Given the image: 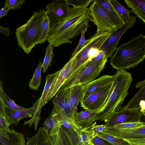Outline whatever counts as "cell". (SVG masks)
<instances>
[{
	"label": "cell",
	"instance_id": "obj_1",
	"mask_svg": "<svg viewBox=\"0 0 145 145\" xmlns=\"http://www.w3.org/2000/svg\"><path fill=\"white\" fill-rule=\"evenodd\" d=\"M90 21L89 8L70 7L67 17L50 31L48 42L56 47L65 43L71 44L70 40L77 36L85 28L89 27Z\"/></svg>",
	"mask_w": 145,
	"mask_h": 145
},
{
	"label": "cell",
	"instance_id": "obj_2",
	"mask_svg": "<svg viewBox=\"0 0 145 145\" xmlns=\"http://www.w3.org/2000/svg\"><path fill=\"white\" fill-rule=\"evenodd\" d=\"M145 59V36L140 33L118 47L111 56L110 63L118 70L134 67Z\"/></svg>",
	"mask_w": 145,
	"mask_h": 145
},
{
	"label": "cell",
	"instance_id": "obj_3",
	"mask_svg": "<svg viewBox=\"0 0 145 145\" xmlns=\"http://www.w3.org/2000/svg\"><path fill=\"white\" fill-rule=\"evenodd\" d=\"M113 81L108 98L104 106L97 113L95 121L105 123L114 112L119 110L127 96L132 81L131 74L125 71L118 70L113 75Z\"/></svg>",
	"mask_w": 145,
	"mask_h": 145
},
{
	"label": "cell",
	"instance_id": "obj_4",
	"mask_svg": "<svg viewBox=\"0 0 145 145\" xmlns=\"http://www.w3.org/2000/svg\"><path fill=\"white\" fill-rule=\"evenodd\" d=\"M46 10L42 9L35 12L25 24L17 28L16 36L18 45L27 54L31 52L37 44Z\"/></svg>",
	"mask_w": 145,
	"mask_h": 145
},
{
	"label": "cell",
	"instance_id": "obj_5",
	"mask_svg": "<svg viewBox=\"0 0 145 145\" xmlns=\"http://www.w3.org/2000/svg\"><path fill=\"white\" fill-rule=\"evenodd\" d=\"M108 58L105 56L89 65H86L75 74L69 76L58 91L77 85L85 86L93 80L104 69Z\"/></svg>",
	"mask_w": 145,
	"mask_h": 145
},
{
	"label": "cell",
	"instance_id": "obj_6",
	"mask_svg": "<svg viewBox=\"0 0 145 145\" xmlns=\"http://www.w3.org/2000/svg\"><path fill=\"white\" fill-rule=\"evenodd\" d=\"M112 33L97 31L93 35L87 40L86 42L75 56L77 59L76 63L69 76L75 74L87 64L89 61L88 56L91 49L93 48L100 49Z\"/></svg>",
	"mask_w": 145,
	"mask_h": 145
},
{
	"label": "cell",
	"instance_id": "obj_7",
	"mask_svg": "<svg viewBox=\"0 0 145 145\" xmlns=\"http://www.w3.org/2000/svg\"><path fill=\"white\" fill-rule=\"evenodd\" d=\"M89 8L90 20L97 26V32L112 33L119 29L96 0Z\"/></svg>",
	"mask_w": 145,
	"mask_h": 145
},
{
	"label": "cell",
	"instance_id": "obj_8",
	"mask_svg": "<svg viewBox=\"0 0 145 145\" xmlns=\"http://www.w3.org/2000/svg\"><path fill=\"white\" fill-rule=\"evenodd\" d=\"M113 81L96 91L80 102L81 107L84 109L95 112L97 114L107 101Z\"/></svg>",
	"mask_w": 145,
	"mask_h": 145
},
{
	"label": "cell",
	"instance_id": "obj_9",
	"mask_svg": "<svg viewBox=\"0 0 145 145\" xmlns=\"http://www.w3.org/2000/svg\"><path fill=\"white\" fill-rule=\"evenodd\" d=\"M70 7L66 0L51 1L46 7V14L50 19V30L67 16Z\"/></svg>",
	"mask_w": 145,
	"mask_h": 145
},
{
	"label": "cell",
	"instance_id": "obj_10",
	"mask_svg": "<svg viewBox=\"0 0 145 145\" xmlns=\"http://www.w3.org/2000/svg\"><path fill=\"white\" fill-rule=\"evenodd\" d=\"M140 109L126 108L122 106L108 117L105 125L106 127H111L122 123L140 121Z\"/></svg>",
	"mask_w": 145,
	"mask_h": 145
},
{
	"label": "cell",
	"instance_id": "obj_11",
	"mask_svg": "<svg viewBox=\"0 0 145 145\" xmlns=\"http://www.w3.org/2000/svg\"><path fill=\"white\" fill-rule=\"evenodd\" d=\"M136 21V17L131 20L125 21V24L121 27L112 33L100 47L99 50L103 51L108 58L111 57L123 35L129 28L133 26Z\"/></svg>",
	"mask_w": 145,
	"mask_h": 145
},
{
	"label": "cell",
	"instance_id": "obj_12",
	"mask_svg": "<svg viewBox=\"0 0 145 145\" xmlns=\"http://www.w3.org/2000/svg\"><path fill=\"white\" fill-rule=\"evenodd\" d=\"M77 62L76 57L70 58L69 61L60 70L58 74L55 78L50 87L47 96V103L54 96L71 75Z\"/></svg>",
	"mask_w": 145,
	"mask_h": 145
},
{
	"label": "cell",
	"instance_id": "obj_13",
	"mask_svg": "<svg viewBox=\"0 0 145 145\" xmlns=\"http://www.w3.org/2000/svg\"><path fill=\"white\" fill-rule=\"evenodd\" d=\"M59 71L60 70L53 74H49L46 76L45 86L42 95L39 98V101L37 109L33 116L30 119L24 122V125H28L31 127L33 124H34L35 130L37 129V126L40 119V116L41 108L47 103V96L50 87L52 82Z\"/></svg>",
	"mask_w": 145,
	"mask_h": 145
},
{
	"label": "cell",
	"instance_id": "obj_14",
	"mask_svg": "<svg viewBox=\"0 0 145 145\" xmlns=\"http://www.w3.org/2000/svg\"><path fill=\"white\" fill-rule=\"evenodd\" d=\"M102 133L123 139L145 138V125L139 127L126 129L106 127Z\"/></svg>",
	"mask_w": 145,
	"mask_h": 145
},
{
	"label": "cell",
	"instance_id": "obj_15",
	"mask_svg": "<svg viewBox=\"0 0 145 145\" xmlns=\"http://www.w3.org/2000/svg\"><path fill=\"white\" fill-rule=\"evenodd\" d=\"M39 101V99L31 107L21 110L14 109L5 105V112L0 113L4 115L10 126L12 124L17 125L21 120L33 116L37 109Z\"/></svg>",
	"mask_w": 145,
	"mask_h": 145
},
{
	"label": "cell",
	"instance_id": "obj_16",
	"mask_svg": "<svg viewBox=\"0 0 145 145\" xmlns=\"http://www.w3.org/2000/svg\"><path fill=\"white\" fill-rule=\"evenodd\" d=\"M113 81V76L107 74L102 76L84 86L80 102L84 101L93 93L111 83Z\"/></svg>",
	"mask_w": 145,
	"mask_h": 145
},
{
	"label": "cell",
	"instance_id": "obj_17",
	"mask_svg": "<svg viewBox=\"0 0 145 145\" xmlns=\"http://www.w3.org/2000/svg\"><path fill=\"white\" fill-rule=\"evenodd\" d=\"M52 102L56 110L64 112L73 120V116L71 113L69 102V89L57 91L54 96Z\"/></svg>",
	"mask_w": 145,
	"mask_h": 145
},
{
	"label": "cell",
	"instance_id": "obj_18",
	"mask_svg": "<svg viewBox=\"0 0 145 145\" xmlns=\"http://www.w3.org/2000/svg\"><path fill=\"white\" fill-rule=\"evenodd\" d=\"M26 140L22 133L13 129L0 130V145H26Z\"/></svg>",
	"mask_w": 145,
	"mask_h": 145
},
{
	"label": "cell",
	"instance_id": "obj_19",
	"mask_svg": "<svg viewBox=\"0 0 145 145\" xmlns=\"http://www.w3.org/2000/svg\"><path fill=\"white\" fill-rule=\"evenodd\" d=\"M97 113L85 110L74 113L73 120L74 123L81 129L90 127L95 121Z\"/></svg>",
	"mask_w": 145,
	"mask_h": 145
},
{
	"label": "cell",
	"instance_id": "obj_20",
	"mask_svg": "<svg viewBox=\"0 0 145 145\" xmlns=\"http://www.w3.org/2000/svg\"><path fill=\"white\" fill-rule=\"evenodd\" d=\"M96 1L105 10L118 28L121 27L125 24V20L118 15L110 0H96Z\"/></svg>",
	"mask_w": 145,
	"mask_h": 145
},
{
	"label": "cell",
	"instance_id": "obj_21",
	"mask_svg": "<svg viewBox=\"0 0 145 145\" xmlns=\"http://www.w3.org/2000/svg\"><path fill=\"white\" fill-rule=\"evenodd\" d=\"M84 87V86L79 85L69 88V102L71 113L73 116L74 113L78 111L77 107L81 100Z\"/></svg>",
	"mask_w": 145,
	"mask_h": 145
},
{
	"label": "cell",
	"instance_id": "obj_22",
	"mask_svg": "<svg viewBox=\"0 0 145 145\" xmlns=\"http://www.w3.org/2000/svg\"><path fill=\"white\" fill-rule=\"evenodd\" d=\"M139 90L136 94L130 99L124 107L125 108L135 109L140 108L139 103L142 101H145V80L137 83L135 86Z\"/></svg>",
	"mask_w": 145,
	"mask_h": 145
},
{
	"label": "cell",
	"instance_id": "obj_23",
	"mask_svg": "<svg viewBox=\"0 0 145 145\" xmlns=\"http://www.w3.org/2000/svg\"><path fill=\"white\" fill-rule=\"evenodd\" d=\"M131 12L145 24V0H124Z\"/></svg>",
	"mask_w": 145,
	"mask_h": 145
},
{
	"label": "cell",
	"instance_id": "obj_24",
	"mask_svg": "<svg viewBox=\"0 0 145 145\" xmlns=\"http://www.w3.org/2000/svg\"><path fill=\"white\" fill-rule=\"evenodd\" d=\"M54 129L48 134L51 137L54 145H74L66 133L61 129Z\"/></svg>",
	"mask_w": 145,
	"mask_h": 145
},
{
	"label": "cell",
	"instance_id": "obj_25",
	"mask_svg": "<svg viewBox=\"0 0 145 145\" xmlns=\"http://www.w3.org/2000/svg\"><path fill=\"white\" fill-rule=\"evenodd\" d=\"M43 127L49 134L54 129L61 126L56 111L53 107L51 113L45 120L42 125Z\"/></svg>",
	"mask_w": 145,
	"mask_h": 145
},
{
	"label": "cell",
	"instance_id": "obj_26",
	"mask_svg": "<svg viewBox=\"0 0 145 145\" xmlns=\"http://www.w3.org/2000/svg\"><path fill=\"white\" fill-rule=\"evenodd\" d=\"M50 19L49 17L45 15L43 18L39 36L37 41V44L44 43L48 40L50 31Z\"/></svg>",
	"mask_w": 145,
	"mask_h": 145
},
{
	"label": "cell",
	"instance_id": "obj_27",
	"mask_svg": "<svg viewBox=\"0 0 145 145\" xmlns=\"http://www.w3.org/2000/svg\"><path fill=\"white\" fill-rule=\"evenodd\" d=\"M111 4L119 16L125 21L131 20L135 17L131 15V11L127 10L125 7L116 0H110Z\"/></svg>",
	"mask_w": 145,
	"mask_h": 145
},
{
	"label": "cell",
	"instance_id": "obj_28",
	"mask_svg": "<svg viewBox=\"0 0 145 145\" xmlns=\"http://www.w3.org/2000/svg\"><path fill=\"white\" fill-rule=\"evenodd\" d=\"M42 64L41 62H39L38 66L36 68L32 78L29 82L28 85L29 87L35 90H38L40 85Z\"/></svg>",
	"mask_w": 145,
	"mask_h": 145
},
{
	"label": "cell",
	"instance_id": "obj_29",
	"mask_svg": "<svg viewBox=\"0 0 145 145\" xmlns=\"http://www.w3.org/2000/svg\"><path fill=\"white\" fill-rule=\"evenodd\" d=\"M36 145H54L52 139L43 127L38 129Z\"/></svg>",
	"mask_w": 145,
	"mask_h": 145
},
{
	"label": "cell",
	"instance_id": "obj_30",
	"mask_svg": "<svg viewBox=\"0 0 145 145\" xmlns=\"http://www.w3.org/2000/svg\"><path fill=\"white\" fill-rule=\"evenodd\" d=\"M0 99L6 106L10 108L16 110H21L26 108L17 105L14 100L11 99L8 96L3 89L2 83L1 80L0 83Z\"/></svg>",
	"mask_w": 145,
	"mask_h": 145
},
{
	"label": "cell",
	"instance_id": "obj_31",
	"mask_svg": "<svg viewBox=\"0 0 145 145\" xmlns=\"http://www.w3.org/2000/svg\"><path fill=\"white\" fill-rule=\"evenodd\" d=\"M95 138L93 133L91 129V126L81 129L80 134L78 136V142L86 143L90 145H94L92 142Z\"/></svg>",
	"mask_w": 145,
	"mask_h": 145
},
{
	"label": "cell",
	"instance_id": "obj_32",
	"mask_svg": "<svg viewBox=\"0 0 145 145\" xmlns=\"http://www.w3.org/2000/svg\"><path fill=\"white\" fill-rule=\"evenodd\" d=\"M54 46L49 43L46 48V53L42 65L43 72L45 73L48 67L51 65L54 54L53 52Z\"/></svg>",
	"mask_w": 145,
	"mask_h": 145
},
{
	"label": "cell",
	"instance_id": "obj_33",
	"mask_svg": "<svg viewBox=\"0 0 145 145\" xmlns=\"http://www.w3.org/2000/svg\"><path fill=\"white\" fill-rule=\"evenodd\" d=\"M97 136L105 140L112 145H131L124 139L118 138L105 133H99Z\"/></svg>",
	"mask_w": 145,
	"mask_h": 145
},
{
	"label": "cell",
	"instance_id": "obj_34",
	"mask_svg": "<svg viewBox=\"0 0 145 145\" xmlns=\"http://www.w3.org/2000/svg\"><path fill=\"white\" fill-rule=\"evenodd\" d=\"M60 124L62 126L74 131L79 135L81 129L74 123L72 120L67 117L63 116L59 118Z\"/></svg>",
	"mask_w": 145,
	"mask_h": 145
},
{
	"label": "cell",
	"instance_id": "obj_35",
	"mask_svg": "<svg viewBox=\"0 0 145 145\" xmlns=\"http://www.w3.org/2000/svg\"><path fill=\"white\" fill-rule=\"evenodd\" d=\"M94 0H66L67 4L73 7L77 8H87L89 4Z\"/></svg>",
	"mask_w": 145,
	"mask_h": 145
},
{
	"label": "cell",
	"instance_id": "obj_36",
	"mask_svg": "<svg viewBox=\"0 0 145 145\" xmlns=\"http://www.w3.org/2000/svg\"><path fill=\"white\" fill-rule=\"evenodd\" d=\"M89 27H86L82 31L81 33V37L78 43L74 50L73 51L71 58L74 57L76 54L81 49L82 47L87 42V40L85 39V33Z\"/></svg>",
	"mask_w": 145,
	"mask_h": 145
},
{
	"label": "cell",
	"instance_id": "obj_37",
	"mask_svg": "<svg viewBox=\"0 0 145 145\" xmlns=\"http://www.w3.org/2000/svg\"><path fill=\"white\" fill-rule=\"evenodd\" d=\"M145 125L144 123L140 121L134 122L122 123L112 127L118 129H126L139 127Z\"/></svg>",
	"mask_w": 145,
	"mask_h": 145
},
{
	"label": "cell",
	"instance_id": "obj_38",
	"mask_svg": "<svg viewBox=\"0 0 145 145\" xmlns=\"http://www.w3.org/2000/svg\"><path fill=\"white\" fill-rule=\"evenodd\" d=\"M25 2V0H6L4 5H8L12 9L21 8V6Z\"/></svg>",
	"mask_w": 145,
	"mask_h": 145
},
{
	"label": "cell",
	"instance_id": "obj_39",
	"mask_svg": "<svg viewBox=\"0 0 145 145\" xmlns=\"http://www.w3.org/2000/svg\"><path fill=\"white\" fill-rule=\"evenodd\" d=\"M106 126L105 125H97L96 121L91 126V129L93 131L95 137L97 136L99 133H102Z\"/></svg>",
	"mask_w": 145,
	"mask_h": 145
},
{
	"label": "cell",
	"instance_id": "obj_40",
	"mask_svg": "<svg viewBox=\"0 0 145 145\" xmlns=\"http://www.w3.org/2000/svg\"><path fill=\"white\" fill-rule=\"evenodd\" d=\"M9 126L4 115L0 113V130H9Z\"/></svg>",
	"mask_w": 145,
	"mask_h": 145
},
{
	"label": "cell",
	"instance_id": "obj_41",
	"mask_svg": "<svg viewBox=\"0 0 145 145\" xmlns=\"http://www.w3.org/2000/svg\"><path fill=\"white\" fill-rule=\"evenodd\" d=\"M131 145H145V138L124 139Z\"/></svg>",
	"mask_w": 145,
	"mask_h": 145
},
{
	"label": "cell",
	"instance_id": "obj_42",
	"mask_svg": "<svg viewBox=\"0 0 145 145\" xmlns=\"http://www.w3.org/2000/svg\"><path fill=\"white\" fill-rule=\"evenodd\" d=\"M92 142L94 145H112L105 140L97 136L95 137Z\"/></svg>",
	"mask_w": 145,
	"mask_h": 145
},
{
	"label": "cell",
	"instance_id": "obj_43",
	"mask_svg": "<svg viewBox=\"0 0 145 145\" xmlns=\"http://www.w3.org/2000/svg\"><path fill=\"white\" fill-rule=\"evenodd\" d=\"M99 49L97 48H93L90 50L89 54V60L97 56L100 52Z\"/></svg>",
	"mask_w": 145,
	"mask_h": 145
},
{
	"label": "cell",
	"instance_id": "obj_44",
	"mask_svg": "<svg viewBox=\"0 0 145 145\" xmlns=\"http://www.w3.org/2000/svg\"><path fill=\"white\" fill-rule=\"evenodd\" d=\"M26 139L27 141L26 145H36L37 141V134L36 133L31 138H26Z\"/></svg>",
	"mask_w": 145,
	"mask_h": 145
},
{
	"label": "cell",
	"instance_id": "obj_45",
	"mask_svg": "<svg viewBox=\"0 0 145 145\" xmlns=\"http://www.w3.org/2000/svg\"><path fill=\"white\" fill-rule=\"evenodd\" d=\"M10 9L11 8L9 7L4 5V6L0 10V18L5 16Z\"/></svg>",
	"mask_w": 145,
	"mask_h": 145
},
{
	"label": "cell",
	"instance_id": "obj_46",
	"mask_svg": "<svg viewBox=\"0 0 145 145\" xmlns=\"http://www.w3.org/2000/svg\"><path fill=\"white\" fill-rule=\"evenodd\" d=\"M0 31L6 36H9L10 33L9 29L7 27L0 26Z\"/></svg>",
	"mask_w": 145,
	"mask_h": 145
},
{
	"label": "cell",
	"instance_id": "obj_47",
	"mask_svg": "<svg viewBox=\"0 0 145 145\" xmlns=\"http://www.w3.org/2000/svg\"><path fill=\"white\" fill-rule=\"evenodd\" d=\"M140 121L144 123L145 124V112H140Z\"/></svg>",
	"mask_w": 145,
	"mask_h": 145
},
{
	"label": "cell",
	"instance_id": "obj_48",
	"mask_svg": "<svg viewBox=\"0 0 145 145\" xmlns=\"http://www.w3.org/2000/svg\"><path fill=\"white\" fill-rule=\"evenodd\" d=\"M75 145H90L89 144L86 143H82L78 142Z\"/></svg>",
	"mask_w": 145,
	"mask_h": 145
},
{
	"label": "cell",
	"instance_id": "obj_49",
	"mask_svg": "<svg viewBox=\"0 0 145 145\" xmlns=\"http://www.w3.org/2000/svg\"></svg>",
	"mask_w": 145,
	"mask_h": 145
}]
</instances>
